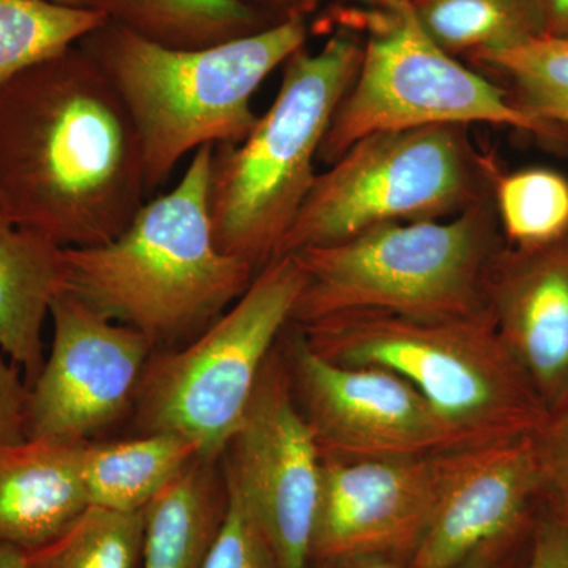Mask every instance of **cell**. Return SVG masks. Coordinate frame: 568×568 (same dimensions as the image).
<instances>
[{
	"mask_svg": "<svg viewBox=\"0 0 568 568\" xmlns=\"http://www.w3.org/2000/svg\"><path fill=\"white\" fill-rule=\"evenodd\" d=\"M129 111L78 44L0 89V207L62 248L114 241L144 205Z\"/></svg>",
	"mask_w": 568,
	"mask_h": 568,
	"instance_id": "cell-1",
	"label": "cell"
},
{
	"mask_svg": "<svg viewBox=\"0 0 568 568\" xmlns=\"http://www.w3.org/2000/svg\"><path fill=\"white\" fill-rule=\"evenodd\" d=\"M212 151L197 149L178 185L144 203L114 241L63 252L67 293L140 332L153 351L175 349L203 334L256 275L213 237Z\"/></svg>",
	"mask_w": 568,
	"mask_h": 568,
	"instance_id": "cell-2",
	"label": "cell"
},
{
	"mask_svg": "<svg viewBox=\"0 0 568 568\" xmlns=\"http://www.w3.org/2000/svg\"><path fill=\"white\" fill-rule=\"evenodd\" d=\"M305 39L304 18H293L204 50H171L108 21L78 47L125 104L152 192L189 153L244 141L260 119L254 92Z\"/></svg>",
	"mask_w": 568,
	"mask_h": 568,
	"instance_id": "cell-3",
	"label": "cell"
},
{
	"mask_svg": "<svg viewBox=\"0 0 568 568\" xmlns=\"http://www.w3.org/2000/svg\"><path fill=\"white\" fill-rule=\"evenodd\" d=\"M495 190L458 215L387 223L293 256L304 274L293 324L353 312L446 320L488 312L499 248Z\"/></svg>",
	"mask_w": 568,
	"mask_h": 568,
	"instance_id": "cell-4",
	"label": "cell"
},
{
	"mask_svg": "<svg viewBox=\"0 0 568 568\" xmlns=\"http://www.w3.org/2000/svg\"><path fill=\"white\" fill-rule=\"evenodd\" d=\"M297 327L306 345L327 361L376 366L413 384L462 450L537 435L547 422L489 312L446 320L353 312Z\"/></svg>",
	"mask_w": 568,
	"mask_h": 568,
	"instance_id": "cell-5",
	"label": "cell"
},
{
	"mask_svg": "<svg viewBox=\"0 0 568 568\" xmlns=\"http://www.w3.org/2000/svg\"><path fill=\"white\" fill-rule=\"evenodd\" d=\"M361 44L338 33L323 50L284 62L271 110L239 144L213 145L209 215L223 253L254 271L275 260L315 182V162L339 102L361 65Z\"/></svg>",
	"mask_w": 568,
	"mask_h": 568,
	"instance_id": "cell-6",
	"label": "cell"
},
{
	"mask_svg": "<svg viewBox=\"0 0 568 568\" xmlns=\"http://www.w3.org/2000/svg\"><path fill=\"white\" fill-rule=\"evenodd\" d=\"M466 126L373 133L355 142L312 190L275 257L347 241L387 223L458 215L495 190V164L478 155Z\"/></svg>",
	"mask_w": 568,
	"mask_h": 568,
	"instance_id": "cell-7",
	"label": "cell"
},
{
	"mask_svg": "<svg viewBox=\"0 0 568 568\" xmlns=\"http://www.w3.org/2000/svg\"><path fill=\"white\" fill-rule=\"evenodd\" d=\"M304 274L293 254L265 264L246 293L192 342L155 351L133 406L138 435L178 433L222 458L268 357L293 323Z\"/></svg>",
	"mask_w": 568,
	"mask_h": 568,
	"instance_id": "cell-8",
	"label": "cell"
},
{
	"mask_svg": "<svg viewBox=\"0 0 568 568\" xmlns=\"http://www.w3.org/2000/svg\"><path fill=\"white\" fill-rule=\"evenodd\" d=\"M358 21L368 29V41L325 133L321 162L331 166L369 134L424 126L489 123L538 136L552 133L551 125L437 47L407 0L375 7Z\"/></svg>",
	"mask_w": 568,
	"mask_h": 568,
	"instance_id": "cell-9",
	"label": "cell"
},
{
	"mask_svg": "<svg viewBox=\"0 0 568 568\" xmlns=\"http://www.w3.org/2000/svg\"><path fill=\"white\" fill-rule=\"evenodd\" d=\"M284 342L295 403L321 457L409 458L462 450L446 422L402 376L327 361L306 345L301 328Z\"/></svg>",
	"mask_w": 568,
	"mask_h": 568,
	"instance_id": "cell-10",
	"label": "cell"
},
{
	"mask_svg": "<svg viewBox=\"0 0 568 568\" xmlns=\"http://www.w3.org/2000/svg\"><path fill=\"white\" fill-rule=\"evenodd\" d=\"M227 487L250 508L283 568H310L323 457L276 345L224 448Z\"/></svg>",
	"mask_w": 568,
	"mask_h": 568,
	"instance_id": "cell-11",
	"label": "cell"
},
{
	"mask_svg": "<svg viewBox=\"0 0 568 568\" xmlns=\"http://www.w3.org/2000/svg\"><path fill=\"white\" fill-rule=\"evenodd\" d=\"M52 343L29 386L28 437L88 443L132 417L153 346L144 335L108 320L63 291L52 302Z\"/></svg>",
	"mask_w": 568,
	"mask_h": 568,
	"instance_id": "cell-12",
	"label": "cell"
},
{
	"mask_svg": "<svg viewBox=\"0 0 568 568\" xmlns=\"http://www.w3.org/2000/svg\"><path fill=\"white\" fill-rule=\"evenodd\" d=\"M447 454L323 458L310 567L358 559L409 564L435 518Z\"/></svg>",
	"mask_w": 568,
	"mask_h": 568,
	"instance_id": "cell-13",
	"label": "cell"
},
{
	"mask_svg": "<svg viewBox=\"0 0 568 568\" xmlns=\"http://www.w3.org/2000/svg\"><path fill=\"white\" fill-rule=\"evenodd\" d=\"M544 480L536 435L448 452L435 518L410 568H457L480 549L514 540Z\"/></svg>",
	"mask_w": 568,
	"mask_h": 568,
	"instance_id": "cell-14",
	"label": "cell"
},
{
	"mask_svg": "<svg viewBox=\"0 0 568 568\" xmlns=\"http://www.w3.org/2000/svg\"><path fill=\"white\" fill-rule=\"evenodd\" d=\"M487 301L500 342L545 410L568 405V234L500 252Z\"/></svg>",
	"mask_w": 568,
	"mask_h": 568,
	"instance_id": "cell-15",
	"label": "cell"
},
{
	"mask_svg": "<svg viewBox=\"0 0 568 568\" xmlns=\"http://www.w3.org/2000/svg\"><path fill=\"white\" fill-rule=\"evenodd\" d=\"M84 446L43 437L0 446V547H43L91 506Z\"/></svg>",
	"mask_w": 568,
	"mask_h": 568,
	"instance_id": "cell-16",
	"label": "cell"
},
{
	"mask_svg": "<svg viewBox=\"0 0 568 568\" xmlns=\"http://www.w3.org/2000/svg\"><path fill=\"white\" fill-rule=\"evenodd\" d=\"M65 248L0 207V351L31 386L44 364L43 327L65 291Z\"/></svg>",
	"mask_w": 568,
	"mask_h": 568,
	"instance_id": "cell-17",
	"label": "cell"
},
{
	"mask_svg": "<svg viewBox=\"0 0 568 568\" xmlns=\"http://www.w3.org/2000/svg\"><path fill=\"white\" fill-rule=\"evenodd\" d=\"M226 511L222 458H197L145 507L141 568H204Z\"/></svg>",
	"mask_w": 568,
	"mask_h": 568,
	"instance_id": "cell-18",
	"label": "cell"
},
{
	"mask_svg": "<svg viewBox=\"0 0 568 568\" xmlns=\"http://www.w3.org/2000/svg\"><path fill=\"white\" fill-rule=\"evenodd\" d=\"M203 457L200 444L178 433H148L122 440H89L84 484L92 506L144 510L175 478Z\"/></svg>",
	"mask_w": 568,
	"mask_h": 568,
	"instance_id": "cell-19",
	"label": "cell"
},
{
	"mask_svg": "<svg viewBox=\"0 0 568 568\" xmlns=\"http://www.w3.org/2000/svg\"><path fill=\"white\" fill-rule=\"evenodd\" d=\"M78 7L171 50H204L274 26L245 0H80Z\"/></svg>",
	"mask_w": 568,
	"mask_h": 568,
	"instance_id": "cell-20",
	"label": "cell"
},
{
	"mask_svg": "<svg viewBox=\"0 0 568 568\" xmlns=\"http://www.w3.org/2000/svg\"><path fill=\"white\" fill-rule=\"evenodd\" d=\"M422 28L448 54L508 50L547 36L541 0H414Z\"/></svg>",
	"mask_w": 568,
	"mask_h": 568,
	"instance_id": "cell-21",
	"label": "cell"
},
{
	"mask_svg": "<svg viewBox=\"0 0 568 568\" xmlns=\"http://www.w3.org/2000/svg\"><path fill=\"white\" fill-rule=\"evenodd\" d=\"M108 22L100 11L52 0H0V89Z\"/></svg>",
	"mask_w": 568,
	"mask_h": 568,
	"instance_id": "cell-22",
	"label": "cell"
},
{
	"mask_svg": "<svg viewBox=\"0 0 568 568\" xmlns=\"http://www.w3.org/2000/svg\"><path fill=\"white\" fill-rule=\"evenodd\" d=\"M145 508L89 506L50 544L24 552V568H141Z\"/></svg>",
	"mask_w": 568,
	"mask_h": 568,
	"instance_id": "cell-23",
	"label": "cell"
},
{
	"mask_svg": "<svg viewBox=\"0 0 568 568\" xmlns=\"http://www.w3.org/2000/svg\"><path fill=\"white\" fill-rule=\"evenodd\" d=\"M473 59L507 74L523 111L547 125H568V37H538Z\"/></svg>",
	"mask_w": 568,
	"mask_h": 568,
	"instance_id": "cell-24",
	"label": "cell"
},
{
	"mask_svg": "<svg viewBox=\"0 0 568 568\" xmlns=\"http://www.w3.org/2000/svg\"><path fill=\"white\" fill-rule=\"evenodd\" d=\"M499 224L517 248H536L568 234V181L545 168L497 175Z\"/></svg>",
	"mask_w": 568,
	"mask_h": 568,
	"instance_id": "cell-25",
	"label": "cell"
},
{
	"mask_svg": "<svg viewBox=\"0 0 568 568\" xmlns=\"http://www.w3.org/2000/svg\"><path fill=\"white\" fill-rule=\"evenodd\" d=\"M204 568H283L256 518L231 487L226 517Z\"/></svg>",
	"mask_w": 568,
	"mask_h": 568,
	"instance_id": "cell-26",
	"label": "cell"
},
{
	"mask_svg": "<svg viewBox=\"0 0 568 568\" xmlns=\"http://www.w3.org/2000/svg\"><path fill=\"white\" fill-rule=\"evenodd\" d=\"M28 396L29 386L21 369L0 351V446L20 443L28 437Z\"/></svg>",
	"mask_w": 568,
	"mask_h": 568,
	"instance_id": "cell-27",
	"label": "cell"
},
{
	"mask_svg": "<svg viewBox=\"0 0 568 568\" xmlns=\"http://www.w3.org/2000/svg\"><path fill=\"white\" fill-rule=\"evenodd\" d=\"M558 417L545 422L536 436L541 474L568 506V405L560 407Z\"/></svg>",
	"mask_w": 568,
	"mask_h": 568,
	"instance_id": "cell-28",
	"label": "cell"
},
{
	"mask_svg": "<svg viewBox=\"0 0 568 568\" xmlns=\"http://www.w3.org/2000/svg\"><path fill=\"white\" fill-rule=\"evenodd\" d=\"M526 568H568V525L545 521L538 526Z\"/></svg>",
	"mask_w": 568,
	"mask_h": 568,
	"instance_id": "cell-29",
	"label": "cell"
},
{
	"mask_svg": "<svg viewBox=\"0 0 568 568\" xmlns=\"http://www.w3.org/2000/svg\"><path fill=\"white\" fill-rule=\"evenodd\" d=\"M514 540L504 541V544L491 545L480 549L473 558L457 568H507V552ZM310 568H410L405 562L392 559H358L347 560V562L328 564V566H315Z\"/></svg>",
	"mask_w": 568,
	"mask_h": 568,
	"instance_id": "cell-30",
	"label": "cell"
},
{
	"mask_svg": "<svg viewBox=\"0 0 568 568\" xmlns=\"http://www.w3.org/2000/svg\"><path fill=\"white\" fill-rule=\"evenodd\" d=\"M245 2L261 11L268 21L278 24L293 18H304L306 11L316 6L317 0H245Z\"/></svg>",
	"mask_w": 568,
	"mask_h": 568,
	"instance_id": "cell-31",
	"label": "cell"
},
{
	"mask_svg": "<svg viewBox=\"0 0 568 568\" xmlns=\"http://www.w3.org/2000/svg\"><path fill=\"white\" fill-rule=\"evenodd\" d=\"M544 2L547 36L568 37V0H541Z\"/></svg>",
	"mask_w": 568,
	"mask_h": 568,
	"instance_id": "cell-32",
	"label": "cell"
},
{
	"mask_svg": "<svg viewBox=\"0 0 568 568\" xmlns=\"http://www.w3.org/2000/svg\"><path fill=\"white\" fill-rule=\"evenodd\" d=\"M0 568H24V552L0 547Z\"/></svg>",
	"mask_w": 568,
	"mask_h": 568,
	"instance_id": "cell-33",
	"label": "cell"
},
{
	"mask_svg": "<svg viewBox=\"0 0 568 568\" xmlns=\"http://www.w3.org/2000/svg\"><path fill=\"white\" fill-rule=\"evenodd\" d=\"M365 2L372 3L373 7H383L388 3L403 2V0H365ZM407 2H414V0H407Z\"/></svg>",
	"mask_w": 568,
	"mask_h": 568,
	"instance_id": "cell-34",
	"label": "cell"
},
{
	"mask_svg": "<svg viewBox=\"0 0 568 568\" xmlns=\"http://www.w3.org/2000/svg\"><path fill=\"white\" fill-rule=\"evenodd\" d=\"M52 2L65 3V6H67V3L70 2V0H52Z\"/></svg>",
	"mask_w": 568,
	"mask_h": 568,
	"instance_id": "cell-35",
	"label": "cell"
}]
</instances>
